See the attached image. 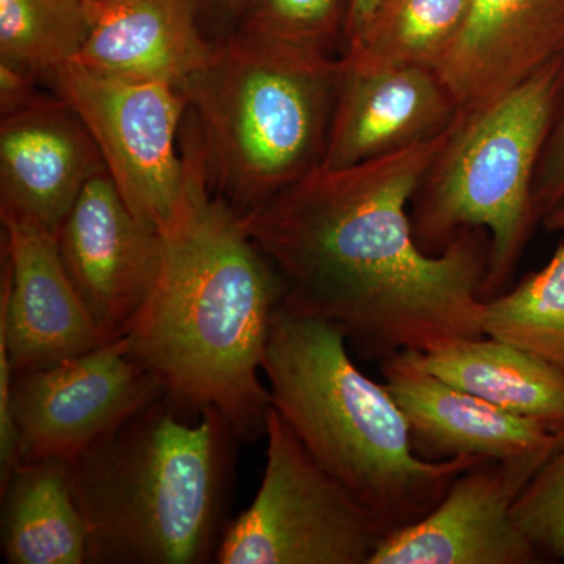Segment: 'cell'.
<instances>
[{"mask_svg":"<svg viewBox=\"0 0 564 564\" xmlns=\"http://www.w3.org/2000/svg\"><path fill=\"white\" fill-rule=\"evenodd\" d=\"M452 126L372 161L321 166L242 218L281 273L284 302L339 326L366 361L485 336L488 232L466 229L426 254L408 210Z\"/></svg>","mask_w":564,"mask_h":564,"instance_id":"1","label":"cell"},{"mask_svg":"<svg viewBox=\"0 0 564 564\" xmlns=\"http://www.w3.org/2000/svg\"><path fill=\"white\" fill-rule=\"evenodd\" d=\"M184 195L162 232L161 272L126 334L133 361L193 410H215L240 441L265 436L262 362L285 282L242 218L210 192L195 133L181 135Z\"/></svg>","mask_w":564,"mask_h":564,"instance_id":"2","label":"cell"},{"mask_svg":"<svg viewBox=\"0 0 564 564\" xmlns=\"http://www.w3.org/2000/svg\"><path fill=\"white\" fill-rule=\"evenodd\" d=\"M240 437L163 393L66 462L91 564L215 562Z\"/></svg>","mask_w":564,"mask_h":564,"instance_id":"3","label":"cell"},{"mask_svg":"<svg viewBox=\"0 0 564 564\" xmlns=\"http://www.w3.org/2000/svg\"><path fill=\"white\" fill-rule=\"evenodd\" d=\"M263 377L272 406L372 519L381 540L425 518L477 456L429 462L384 384L356 366L339 326L282 300Z\"/></svg>","mask_w":564,"mask_h":564,"instance_id":"4","label":"cell"},{"mask_svg":"<svg viewBox=\"0 0 564 564\" xmlns=\"http://www.w3.org/2000/svg\"><path fill=\"white\" fill-rule=\"evenodd\" d=\"M343 55L236 29L185 82L210 192L240 218L321 169Z\"/></svg>","mask_w":564,"mask_h":564,"instance_id":"5","label":"cell"},{"mask_svg":"<svg viewBox=\"0 0 564 564\" xmlns=\"http://www.w3.org/2000/svg\"><path fill=\"white\" fill-rule=\"evenodd\" d=\"M564 107V54L477 109L459 111L411 202L415 242L441 254L466 229L491 240L485 300L505 292L536 229L533 182Z\"/></svg>","mask_w":564,"mask_h":564,"instance_id":"6","label":"cell"},{"mask_svg":"<svg viewBox=\"0 0 564 564\" xmlns=\"http://www.w3.org/2000/svg\"><path fill=\"white\" fill-rule=\"evenodd\" d=\"M261 488L226 527L218 564H369L381 541L361 503L304 447L274 408Z\"/></svg>","mask_w":564,"mask_h":564,"instance_id":"7","label":"cell"},{"mask_svg":"<svg viewBox=\"0 0 564 564\" xmlns=\"http://www.w3.org/2000/svg\"><path fill=\"white\" fill-rule=\"evenodd\" d=\"M50 87L87 126L107 173L137 220L165 231L184 195L181 135L188 107L184 91L159 82L99 76L77 62L58 70Z\"/></svg>","mask_w":564,"mask_h":564,"instance_id":"8","label":"cell"},{"mask_svg":"<svg viewBox=\"0 0 564 564\" xmlns=\"http://www.w3.org/2000/svg\"><path fill=\"white\" fill-rule=\"evenodd\" d=\"M165 393L124 337L44 369L14 375L20 462L73 459Z\"/></svg>","mask_w":564,"mask_h":564,"instance_id":"9","label":"cell"},{"mask_svg":"<svg viewBox=\"0 0 564 564\" xmlns=\"http://www.w3.org/2000/svg\"><path fill=\"white\" fill-rule=\"evenodd\" d=\"M57 242L104 340L124 337L161 272L162 234L137 220L106 170L85 185L58 228Z\"/></svg>","mask_w":564,"mask_h":564,"instance_id":"10","label":"cell"},{"mask_svg":"<svg viewBox=\"0 0 564 564\" xmlns=\"http://www.w3.org/2000/svg\"><path fill=\"white\" fill-rule=\"evenodd\" d=\"M545 456L481 459L456 477L425 518L378 543L369 564H534L543 556L513 516Z\"/></svg>","mask_w":564,"mask_h":564,"instance_id":"11","label":"cell"},{"mask_svg":"<svg viewBox=\"0 0 564 564\" xmlns=\"http://www.w3.org/2000/svg\"><path fill=\"white\" fill-rule=\"evenodd\" d=\"M2 226L0 336L14 375L107 344L63 265L57 234L14 217Z\"/></svg>","mask_w":564,"mask_h":564,"instance_id":"12","label":"cell"},{"mask_svg":"<svg viewBox=\"0 0 564 564\" xmlns=\"http://www.w3.org/2000/svg\"><path fill=\"white\" fill-rule=\"evenodd\" d=\"M98 144L58 95L0 121V215L57 234L85 185L106 172Z\"/></svg>","mask_w":564,"mask_h":564,"instance_id":"13","label":"cell"},{"mask_svg":"<svg viewBox=\"0 0 564 564\" xmlns=\"http://www.w3.org/2000/svg\"><path fill=\"white\" fill-rule=\"evenodd\" d=\"M380 370L386 388L406 417L414 452L421 458H551L555 436L547 426L448 384L423 369L413 351L389 356L380 362Z\"/></svg>","mask_w":564,"mask_h":564,"instance_id":"14","label":"cell"},{"mask_svg":"<svg viewBox=\"0 0 564 564\" xmlns=\"http://www.w3.org/2000/svg\"><path fill=\"white\" fill-rule=\"evenodd\" d=\"M458 113L454 96L430 66L361 68L344 58L322 166L344 169L434 139Z\"/></svg>","mask_w":564,"mask_h":564,"instance_id":"15","label":"cell"},{"mask_svg":"<svg viewBox=\"0 0 564 564\" xmlns=\"http://www.w3.org/2000/svg\"><path fill=\"white\" fill-rule=\"evenodd\" d=\"M564 54V0H473L433 69L459 111L477 109Z\"/></svg>","mask_w":564,"mask_h":564,"instance_id":"16","label":"cell"},{"mask_svg":"<svg viewBox=\"0 0 564 564\" xmlns=\"http://www.w3.org/2000/svg\"><path fill=\"white\" fill-rule=\"evenodd\" d=\"M88 10L90 35L76 62L99 76L182 90L214 51L195 0H101Z\"/></svg>","mask_w":564,"mask_h":564,"instance_id":"17","label":"cell"},{"mask_svg":"<svg viewBox=\"0 0 564 564\" xmlns=\"http://www.w3.org/2000/svg\"><path fill=\"white\" fill-rule=\"evenodd\" d=\"M423 369L508 413L564 429V375L532 352L496 337H458L425 352Z\"/></svg>","mask_w":564,"mask_h":564,"instance_id":"18","label":"cell"},{"mask_svg":"<svg viewBox=\"0 0 564 564\" xmlns=\"http://www.w3.org/2000/svg\"><path fill=\"white\" fill-rule=\"evenodd\" d=\"M2 494V554L10 564L88 563V529L65 459L21 463Z\"/></svg>","mask_w":564,"mask_h":564,"instance_id":"19","label":"cell"},{"mask_svg":"<svg viewBox=\"0 0 564 564\" xmlns=\"http://www.w3.org/2000/svg\"><path fill=\"white\" fill-rule=\"evenodd\" d=\"M473 0H381L361 39L344 58L361 68H433L466 20Z\"/></svg>","mask_w":564,"mask_h":564,"instance_id":"20","label":"cell"},{"mask_svg":"<svg viewBox=\"0 0 564 564\" xmlns=\"http://www.w3.org/2000/svg\"><path fill=\"white\" fill-rule=\"evenodd\" d=\"M88 0H0V63L50 85L90 35Z\"/></svg>","mask_w":564,"mask_h":564,"instance_id":"21","label":"cell"},{"mask_svg":"<svg viewBox=\"0 0 564 564\" xmlns=\"http://www.w3.org/2000/svg\"><path fill=\"white\" fill-rule=\"evenodd\" d=\"M484 333L532 352L564 375V243L543 269L485 300Z\"/></svg>","mask_w":564,"mask_h":564,"instance_id":"22","label":"cell"},{"mask_svg":"<svg viewBox=\"0 0 564 564\" xmlns=\"http://www.w3.org/2000/svg\"><path fill=\"white\" fill-rule=\"evenodd\" d=\"M350 0H245L237 29L344 55Z\"/></svg>","mask_w":564,"mask_h":564,"instance_id":"23","label":"cell"},{"mask_svg":"<svg viewBox=\"0 0 564 564\" xmlns=\"http://www.w3.org/2000/svg\"><path fill=\"white\" fill-rule=\"evenodd\" d=\"M513 516L544 562L564 558V444L519 494Z\"/></svg>","mask_w":564,"mask_h":564,"instance_id":"24","label":"cell"},{"mask_svg":"<svg viewBox=\"0 0 564 564\" xmlns=\"http://www.w3.org/2000/svg\"><path fill=\"white\" fill-rule=\"evenodd\" d=\"M564 204V107L545 141L533 182V207L538 221Z\"/></svg>","mask_w":564,"mask_h":564,"instance_id":"25","label":"cell"},{"mask_svg":"<svg viewBox=\"0 0 564 564\" xmlns=\"http://www.w3.org/2000/svg\"><path fill=\"white\" fill-rule=\"evenodd\" d=\"M40 79L25 70L0 63V117L24 109L46 95L40 90Z\"/></svg>","mask_w":564,"mask_h":564,"instance_id":"26","label":"cell"},{"mask_svg":"<svg viewBox=\"0 0 564 564\" xmlns=\"http://www.w3.org/2000/svg\"><path fill=\"white\" fill-rule=\"evenodd\" d=\"M195 2L196 7H198L202 24L203 18L207 17L212 21L217 22V40L236 31L240 17H242L245 0H195Z\"/></svg>","mask_w":564,"mask_h":564,"instance_id":"27","label":"cell"},{"mask_svg":"<svg viewBox=\"0 0 564 564\" xmlns=\"http://www.w3.org/2000/svg\"><path fill=\"white\" fill-rule=\"evenodd\" d=\"M380 3L381 0H350L347 29H345V41H347L345 51L361 39Z\"/></svg>","mask_w":564,"mask_h":564,"instance_id":"28","label":"cell"},{"mask_svg":"<svg viewBox=\"0 0 564 564\" xmlns=\"http://www.w3.org/2000/svg\"><path fill=\"white\" fill-rule=\"evenodd\" d=\"M541 225L544 226L547 232H563L564 231V204L552 210L547 217L544 218Z\"/></svg>","mask_w":564,"mask_h":564,"instance_id":"29","label":"cell"},{"mask_svg":"<svg viewBox=\"0 0 564 564\" xmlns=\"http://www.w3.org/2000/svg\"><path fill=\"white\" fill-rule=\"evenodd\" d=\"M554 436H555V444H554V451H552V454H554L556 448L562 447V445L564 444V429L562 430V432L555 433Z\"/></svg>","mask_w":564,"mask_h":564,"instance_id":"30","label":"cell"},{"mask_svg":"<svg viewBox=\"0 0 564 564\" xmlns=\"http://www.w3.org/2000/svg\"><path fill=\"white\" fill-rule=\"evenodd\" d=\"M88 2H101V0H88Z\"/></svg>","mask_w":564,"mask_h":564,"instance_id":"31","label":"cell"}]
</instances>
